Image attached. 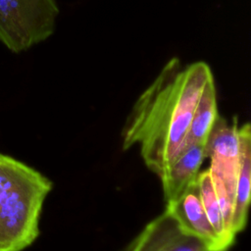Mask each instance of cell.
I'll list each match as a JSON object with an SVG mask.
<instances>
[{
    "label": "cell",
    "instance_id": "6da1fadb",
    "mask_svg": "<svg viewBox=\"0 0 251 251\" xmlns=\"http://www.w3.org/2000/svg\"><path fill=\"white\" fill-rule=\"evenodd\" d=\"M205 62L182 67L173 58L139 95L122 130L123 150L138 146L145 166L160 177L180 155L200 94L210 77Z\"/></svg>",
    "mask_w": 251,
    "mask_h": 251
},
{
    "label": "cell",
    "instance_id": "7a4b0ae2",
    "mask_svg": "<svg viewBox=\"0 0 251 251\" xmlns=\"http://www.w3.org/2000/svg\"><path fill=\"white\" fill-rule=\"evenodd\" d=\"M52 181L0 153V251H23L39 235V219Z\"/></svg>",
    "mask_w": 251,
    "mask_h": 251
},
{
    "label": "cell",
    "instance_id": "3957f363",
    "mask_svg": "<svg viewBox=\"0 0 251 251\" xmlns=\"http://www.w3.org/2000/svg\"><path fill=\"white\" fill-rule=\"evenodd\" d=\"M58 15L55 0H0V41L25 51L52 35Z\"/></svg>",
    "mask_w": 251,
    "mask_h": 251
},
{
    "label": "cell",
    "instance_id": "277c9868",
    "mask_svg": "<svg viewBox=\"0 0 251 251\" xmlns=\"http://www.w3.org/2000/svg\"><path fill=\"white\" fill-rule=\"evenodd\" d=\"M238 127L236 117L228 123L219 115L205 145L206 158L210 159V175L223 182L233 202L239 167Z\"/></svg>",
    "mask_w": 251,
    "mask_h": 251
},
{
    "label": "cell",
    "instance_id": "5b68a950",
    "mask_svg": "<svg viewBox=\"0 0 251 251\" xmlns=\"http://www.w3.org/2000/svg\"><path fill=\"white\" fill-rule=\"evenodd\" d=\"M164 212L176 222L183 233L199 239L209 251H226L207 218L197 181L188 186L176 200L167 203Z\"/></svg>",
    "mask_w": 251,
    "mask_h": 251
},
{
    "label": "cell",
    "instance_id": "8992f818",
    "mask_svg": "<svg viewBox=\"0 0 251 251\" xmlns=\"http://www.w3.org/2000/svg\"><path fill=\"white\" fill-rule=\"evenodd\" d=\"M130 243L136 251H209L199 239L183 233L166 212L150 221Z\"/></svg>",
    "mask_w": 251,
    "mask_h": 251
},
{
    "label": "cell",
    "instance_id": "52a82bcc",
    "mask_svg": "<svg viewBox=\"0 0 251 251\" xmlns=\"http://www.w3.org/2000/svg\"><path fill=\"white\" fill-rule=\"evenodd\" d=\"M205 159V146L192 144L185 148L159 177L166 204L176 200L188 186L196 181Z\"/></svg>",
    "mask_w": 251,
    "mask_h": 251
},
{
    "label": "cell",
    "instance_id": "ba28073f",
    "mask_svg": "<svg viewBox=\"0 0 251 251\" xmlns=\"http://www.w3.org/2000/svg\"><path fill=\"white\" fill-rule=\"evenodd\" d=\"M239 167L234 191L231 227L233 233L244 230L251 195V128L248 123L238 127Z\"/></svg>",
    "mask_w": 251,
    "mask_h": 251
},
{
    "label": "cell",
    "instance_id": "9c48e42d",
    "mask_svg": "<svg viewBox=\"0 0 251 251\" xmlns=\"http://www.w3.org/2000/svg\"><path fill=\"white\" fill-rule=\"evenodd\" d=\"M219 115L217 90L214 76H212L206 82L194 109L182 151L192 144L205 146Z\"/></svg>",
    "mask_w": 251,
    "mask_h": 251
},
{
    "label": "cell",
    "instance_id": "30bf717a",
    "mask_svg": "<svg viewBox=\"0 0 251 251\" xmlns=\"http://www.w3.org/2000/svg\"><path fill=\"white\" fill-rule=\"evenodd\" d=\"M197 185L199 190L200 199L207 215V218L220 237L225 249H227L233 244L234 238L231 237L226 231L221 207L217 198V194L213 185L212 177L209 170H205L199 173L197 176Z\"/></svg>",
    "mask_w": 251,
    "mask_h": 251
},
{
    "label": "cell",
    "instance_id": "8fae6325",
    "mask_svg": "<svg viewBox=\"0 0 251 251\" xmlns=\"http://www.w3.org/2000/svg\"><path fill=\"white\" fill-rule=\"evenodd\" d=\"M121 251H126V250H125V249H123V250H121Z\"/></svg>",
    "mask_w": 251,
    "mask_h": 251
}]
</instances>
